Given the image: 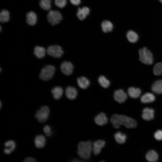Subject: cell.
<instances>
[{
  "label": "cell",
  "instance_id": "cell-1",
  "mask_svg": "<svg viewBox=\"0 0 162 162\" xmlns=\"http://www.w3.org/2000/svg\"><path fill=\"white\" fill-rule=\"evenodd\" d=\"M110 121L116 128H119L122 125L127 128H134L137 125L136 122L134 119L123 115L114 114L111 118Z\"/></svg>",
  "mask_w": 162,
  "mask_h": 162
},
{
  "label": "cell",
  "instance_id": "cell-2",
  "mask_svg": "<svg viewBox=\"0 0 162 162\" xmlns=\"http://www.w3.org/2000/svg\"><path fill=\"white\" fill-rule=\"evenodd\" d=\"M92 151V144L90 141L81 142L78 144L77 154L80 157L83 159L89 158Z\"/></svg>",
  "mask_w": 162,
  "mask_h": 162
},
{
  "label": "cell",
  "instance_id": "cell-3",
  "mask_svg": "<svg viewBox=\"0 0 162 162\" xmlns=\"http://www.w3.org/2000/svg\"><path fill=\"white\" fill-rule=\"evenodd\" d=\"M140 59L144 64L150 65L152 64L153 58L152 53L146 47H144L139 50Z\"/></svg>",
  "mask_w": 162,
  "mask_h": 162
},
{
  "label": "cell",
  "instance_id": "cell-4",
  "mask_svg": "<svg viewBox=\"0 0 162 162\" xmlns=\"http://www.w3.org/2000/svg\"><path fill=\"white\" fill-rule=\"evenodd\" d=\"M55 70L54 66L50 65H46L41 69L39 77L43 80L48 81L52 78Z\"/></svg>",
  "mask_w": 162,
  "mask_h": 162
},
{
  "label": "cell",
  "instance_id": "cell-5",
  "mask_svg": "<svg viewBox=\"0 0 162 162\" xmlns=\"http://www.w3.org/2000/svg\"><path fill=\"white\" fill-rule=\"evenodd\" d=\"M50 113L49 107L46 106H42L39 110L37 111L35 117L40 123L46 122L48 119Z\"/></svg>",
  "mask_w": 162,
  "mask_h": 162
},
{
  "label": "cell",
  "instance_id": "cell-6",
  "mask_svg": "<svg viewBox=\"0 0 162 162\" xmlns=\"http://www.w3.org/2000/svg\"><path fill=\"white\" fill-rule=\"evenodd\" d=\"M48 22L52 25H55L58 23L62 19L61 13L57 10H50L47 16Z\"/></svg>",
  "mask_w": 162,
  "mask_h": 162
},
{
  "label": "cell",
  "instance_id": "cell-7",
  "mask_svg": "<svg viewBox=\"0 0 162 162\" xmlns=\"http://www.w3.org/2000/svg\"><path fill=\"white\" fill-rule=\"evenodd\" d=\"M47 52L49 55L57 58L61 57L63 54L61 47L58 45L49 46L47 49Z\"/></svg>",
  "mask_w": 162,
  "mask_h": 162
},
{
  "label": "cell",
  "instance_id": "cell-8",
  "mask_svg": "<svg viewBox=\"0 0 162 162\" xmlns=\"http://www.w3.org/2000/svg\"><path fill=\"white\" fill-rule=\"evenodd\" d=\"M115 100L119 103H122L127 99V96L124 91L121 89L115 91L114 94Z\"/></svg>",
  "mask_w": 162,
  "mask_h": 162
},
{
  "label": "cell",
  "instance_id": "cell-9",
  "mask_svg": "<svg viewBox=\"0 0 162 162\" xmlns=\"http://www.w3.org/2000/svg\"><path fill=\"white\" fill-rule=\"evenodd\" d=\"M73 68V64L69 62H64L61 65V69L62 72L67 75L72 74Z\"/></svg>",
  "mask_w": 162,
  "mask_h": 162
},
{
  "label": "cell",
  "instance_id": "cell-10",
  "mask_svg": "<svg viewBox=\"0 0 162 162\" xmlns=\"http://www.w3.org/2000/svg\"><path fill=\"white\" fill-rule=\"evenodd\" d=\"M105 144V141L103 140H99L95 141L92 146V151L94 154L95 155L99 154Z\"/></svg>",
  "mask_w": 162,
  "mask_h": 162
},
{
  "label": "cell",
  "instance_id": "cell-11",
  "mask_svg": "<svg viewBox=\"0 0 162 162\" xmlns=\"http://www.w3.org/2000/svg\"><path fill=\"white\" fill-rule=\"evenodd\" d=\"M154 116V111L152 108L146 107L142 110V118L146 121H149L153 119Z\"/></svg>",
  "mask_w": 162,
  "mask_h": 162
},
{
  "label": "cell",
  "instance_id": "cell-12",
  "mask_svg": "<svg viewBox=\"0 0 162 162\" xmlns=\"http://www.w3.org/2000/svg\"><path fill=\"white\" fill-rule=\"evenodd\" d=\"M108 121V118L105 114L103 112L99 113L94 118L95 122L100 126L106 124Z\"/></svg>",
  "mask_w": 162,
  "mask_h": 162
},
{
  "label": "cell",
  "instance_id": "cell-13",
  "mask_svg": "<svg viewBox=\"0 0 162 162\" xmlns=\"http://www.w3.org/2000/svg\"><path fill=\"white\" fill-rule=\"evenodd\" d=\"M89 9L87 7L79 8L77 13V16L80 20H83L89 14Z\"/></svg>",
  "mask_w": 162,
  "mask_h": 162
},
{
  "label": "cell",
  "instance_id": "cell-14",
  "mask_svg": "<svg viewBox=\"0 0 162 162\" xmlns=\"http://www.w3.org/2000/svg\"><path fill=\"white\" fill-rule=\"evenodd\" d=\"M151 89L155 93L162 94V80H158L154 81L152 85Z\"/></svg>",
  "mask_w": 162,
  "mask_h": 162
},
{
  "label": "cell",
  "instance_id": "cell-15",
  "mask_svg": "<svg viewBox=\"0 0 162 162\" xmlns=\"http://www.w3.org/2000/svg\"><path fill=\"white\" fill-rule=\"evenodd\" d=\"M6 148L4 149V152L6 154H9L13 152L16 148V144L14 141L9 140L4 143Z\"/></svg>",
  "mask_w": 162,
  "mask_h": 162
},
{
  "label": "cell",
  "instance_id": "cell-16",
  "mask_svg": "<svg viewBox=\"0 0 162 162\" xmlns=\"http://www.w3.org/2000/svg\"><path fill=\"white\" fill-rule=\"evenodd\" d=\"M37 21V16L33 11L28 12L26 15V22L30 26L35 25Z\"/></svg>",
  "mask_w": 162,
  "mask_h": 162
},
{
  "label": "cell",
  "instance_id": "cell-17",
  "mask_svg": "<svg viewBox=\"0 0 162 162\" xmlns=\"http://www.w3.org/2000/svg\"><path fill=\"white\" fill-rule=\"evenodd\" d=\"M155 100L154 96L150 92H147L143 94L141 98V102L143 103H149L154 102Z\"/></svg>",
  "mask_w": 162,
  "mask_h": 162
},
{
  "label": "cell",
  "instance_id": "cell-18",
  "mask_svg": "<svg viewBox=\"0 0 162 162\" xmlns=\"http://www.w3.org/2000/svg\"><path fill=\"white\" fill-rule=\"evenodd\" d=\"M46 142V140L45 137L41 135L37 136L34 140L35 146L38 148H42L44 147Z\"/></svg>",
  "mask_w": 162,
  "mask_h": 162
},
{
  "label": "cell",
  "instance_id": "cell-19",
  "mask_svg": "<svg viewBox=\"0 0 162 162\" xmlns=\"http://www.w3.org/2000/svg\"><path fill=\"white\" fill-rule=\"evenodd\" d=\"M141 92L140 88L134 87H130L128 89V95L133 98H136L139 97L141 95Z\"/></svg>",
  "mask_w": 162,
  "mask_h": 162
},
{
  "label": "cell",
  "instance_id": "cell-20",
  "mask_svg": "<svg viewBox=\"0 0 162 162\" xmlns=\"http://www.w3.org/2000/svg\"><path fill=\"white\" fill-rule=\"evenodd\" d=\"M67 97L70 100H73L76 98L77 94L76 89L74 87L69 86L67 88L65 91Z\"/></svg>",
  "mask_w": 162,
  "mask_h": 162
},
{
  "label": "cell",
  "instance_id": "cell-21",
  "mask_svg": "<svg viewBox=\"0 0 162 162\" xmlns=\"http://www.w3.org/2000/svg\"><path fill=\"white\" fill-rule=\"evenodd\" d=\"M146 158L148 161L154 162L158 160V156L155 151L153 150H151L147 153Z\"/></svg>",
  "mask_w": 162,
  "mask_h": 162
},
{
  "label": "cell",
  "instance_id": "cell-22",
  "mask_svg": "<svg viewBox=\"0 0 162 162\" xmlns=\"http://www.w3.org/2000/svg\"><path fill=\"white\" fill-rule=\"evenodd\" d=\"M126 36L128 40L132 43L136 42L139 38L138 34L132 30H129L127 32Z\"/></svg>",
  "mask_w": 162,
  "mask_h": 162
},
{
  "label": "cell",
  "instance_id": "cell-23",
  "mask_svg": "<svg viewBox=\"0 0 162 162\" xmlns=\"http://www.w3.org/2000/svg\"><path fill=\"white\" fill-rule=\"evenodd\" d=\"M101 26L103 31L105 33L111 32L113 28V25L112 23L110 21L107 20L103 21Z\"/></svg>",
  "mask_w": 162,
  "mask_h": 162
},
{
  "label": "cell",
  "instance_id": "cell-24",
  "mask_svg": "<svg viewBox=\"0 0 162 162\" xmlns=\"http://www.w3.org/2000/svg\"><path fill=\"white\" fill-rule=\"evenodd\" d=\"M77 82L79 86L82 89L86 88L89 85V80L84 76L78 78Z\"/></svg>",
  "mask_w": 162,
  "mask_h": 162
},
{
  "label": "cell",
  "instance_id": "cell-25",
  "mask_svg": "<svg viewBox=\"0 0 162 162\" xmlns=\"http://www.w3.org/2000/svg\"><path fill=\"white\" fill-rule=\"evenodd\" d=\"M46 50L42 46H36L34 49V53L36 56L39 58H43L45 54Z\"/></svg>",
  "mask_w": 162,
  "mask_h": 162
},
{
  "label": "cell",
  "instance_id": "cell-26",
  "mask_svg": "<svg viewBox=\"0 0 162 162\" xmlns=\"http://www.w3.org/2000/svg\"><path fill=\"white\" fill-rule=\"evenodd\" d=\"M54 98L56 100L59 99L62 96L63 93L62 88L59 86L54 87L51 90Z\"/></svg>",
  "mask_w": 162,
  "mask_h": 162
},
{
  "label": "cell",
  "instance_id": "cell-27",
  "mask_svg": "<svg viewBox=\"0 0 162 162\" xmlns=\"http://www.w3.org/2000/svg\"><path fill=\"white\" fill-rule=\"evenodd\" d=\"M114 137L116 141L118 143L120 144L124 143L127 138L125 134L120 132H118L115 134Z\"/></svg>",
  "mask_w": 162,
  "mask_h": 162
},
{
  "label": "cell",
  "instance_id": "cell-28",
  "mask_svg": "<svg viewBox=\"0 0 162 162\" xmlns=\"http://www.w3.org/2000/svg\"><path fill=\"white\" fill-rule=\"evenodd\" d=\"M10 19V14L7 10H2L0 13V20L2 22H5L9 21Z\"/></svg>",
  "mask_w": 162,
  "mask_h": 162
},
{
  "label": "cell",
  "instance_id": "cell-29",
  "mask_svg": "<svg viewBox=\"0 0 162 162\" xmlns=\"http://www.w3.org/2000/svg\"><path fill=\"white\" fill-rule=\"evenodd\" d=\"M51 0H40L39 4L40 7L45 10H49L51 7Z\"/></svg>",
  "mask_w": 162,
  "mask_h": 162
},
{
  "label": "cell",
  "instance_id": "cell-30",
  "mask_svg": "<svg viewBox=\"0 0 162 162\" xmlns=\"http://www.w3.org/2000/svg\"><path fill=\"white\" fill-rule=\"evenodd\" d=\"M100 85L104 88H107L110 85V82L104 76H101L98 78Z\"/></svg>",
  "mask_w": 162,
  "mask_h": 162
},
{
  "label": "cell",
  "instance_id": "cell-31",
  "mask_svg": "<svg viewBox=\"0 0 162 162\" xmlns=\"http://www.w3.org/2000/svg\"><path fill=\"white\" fill-rule=\"evenodd\" d=\"M153 72L156 76H160L162 74V63L156 64L153 68Z\"/></svg>",
  "mask_w": 162,
  "mask_h": 162
},
{
  "label": "cell",
  "instance_id": "cell-32",
  "mask_svg": "<svg viewBox=\"0 0 162 162\" xmlns=\"http://www.w3.org/2000/svg\"><path fill=\"white\" fill-rule=\"evenodd\" d=\"M55 5L60 8H64L67 4L66 0H54Z\"/></svg>",
  "mask_w": 162,
  "mask_h": 162
},
{
  "label": "cell",
  "instance_id": "cell-33",
  "mask_svg": "<svg viewBox=\"0 0 162 162\" xmlns=\"http://www.w3.org/2000/svg\"><path fill=\"white\" fill-rule=\"evenodd\" d=\"M154 138L157 140H162V130H158L154 134Z\"/></svg>",
  "mask_w": 162,
  "mask_h": 162
},
{
  "label": "cell",
  "instance_id": "cell-34",
  "mask_svg": "<svg viewBox=\"0 0 162 162\" xmlns=\"http://www.w3.org/2000/svg\"><path fill=\"white\" fill-rule=\"evenodd\" d=\"M43 130L46 135L47 136H50L52 134L50 128L48 125H45L44 128Z\"/></svg>",
  "mask_w": 162,
  "mask_h": 162
},
{
  "label": "cell",
  "instance_id": "cell-35",
  "mask_svg": "<svg viewBox=\"0 0 162 162\" xmlns=\"http://www.w3.org/2000/svg\"><path fill=\"white\" fill-rule=\"evenodd\" d=\"M71 3L75 5H78L80 4L81 0H70Z\"/></svg>",
  "mask_w": 162,
  "mask_h": 162
},
{
  "label": "cell",
  "instance_id": "cell-36",
  "mask_svg": "<svg viewBox=\"0 0 162 162\" xmlns=\"http://www.w3.org/2000/svg\"><path fill=\"white\" fill-rule=\"evenodd\" d=\"M36 161L34 158L31 157L27 158L24 160V162H32Z\"/></svg>",
  "mask_w": 162,
  "mask_h": 162
},
{
  "label": "cell",
  "instance_id": "cell-37",
  "mask_svg": "<svg viewBox=\"0 0 162 162\" xmlns=\"http://www.w3.org/2000/svg\"><path fill=\"white\" fill-rule=\"evenodd\" d=\"M159 1L161 3H162V0H159Z\"/></svg>",
  "mask_w": 162,
  "mask_h": 162
},
{
  "label": "cell",
  "instance_id": "cell-38",
  "mask_svg": "<svg viewBox=\"0 0 162 162\" xmlns=\"http://www.w3.org/2000/svg\"><path fill=\"white\" fill-rule=\"evenodd\" d=\"M2 104H1V102H0V108H1V105Z\"/></svg>",
  "mask_w": 162,
  "mask_h": 162
}]
</instances>
